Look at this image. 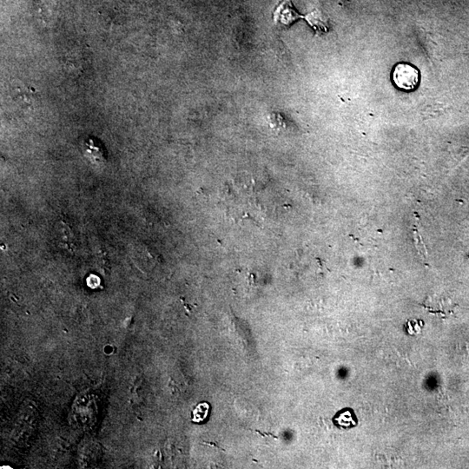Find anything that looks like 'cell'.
<instances>
[{
	"label": "cell",
	"mask_w": 469,
	"mask_h": 469,
	"mask_svg": "<svg viewBox=\"0 0 469 469\" xmlns=\"http://www.w3.org/2000/svg\"><path fill=\"white\" fill-rule=\"evenodd\" d=\"M304 18L310 23V25L312 26L315 30L317 31H325L327 30V28L325 26L324 23L321 19V16L318 12H314L310 13L309 15L305 16Z\"/></svg>",
	"instance_id": "obj_3"
},
{
	"label": "cell",
	"mask_w": 469,
	"mask_h": 469,
	"mask_svg": "<svg viewBox=\"0 0 469 469\" xmlns=\"http://www.w3.org/2000/svg\"><path fill=\"white\" fill-rule=\"evenodd\" d=\"M299 18H304L298 13L297 11L292 4L291 0H285L277 6L274 13V20L277 24H281L283 26L291 25L294 22L297 21Z\"/></svg>",
	"instance_id": "obj_2"
},
{
	"label": "cell",
	"mask_w": 469,
	"mask_h": 469,
	"mask_svg": "<svg viewBox=\"0 0 469 469\" xmlns=\"http://www.w3.org/2000/svg\"><path fill=\"white\" fill-rule=\"evenodd\" d=\"M393 80L397 87L410 91L418 86L420 73L418 70L409 63H398L393 71Z\"/></svg>",
	"instance_id": "obj_1"
},
{
	"label": "cell",
	"mask_w": 469,
	"mask_h": 469,
	"mask_svg": "<svg viewBox=\"0 0 469 469\" xmlns=\"http://www.w3.org/2000/svg\"><path fill=\"white\" fill-rule=\"evenodd\" d=\"M208 411H209V405L207 403L199 404L193 412V421L201 422L204 421L207 416Z\"/></svg>",
	"instance_id": "obj_4"
}]
</instances>
